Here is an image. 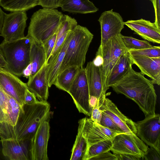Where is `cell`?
<instances>
[{
  "label": "cell",
  "instance_id": "74e56055",
  "mask_svg": "<svg viewBox=\"0 0 160 160\" xmlns=\"http://www.w3.org/2000/svg\"><path fill=\"white\" fill-rule=\"evenodd\" d=\"M102 115V111L100 109L97 103H96L92 108L90 118L94 122L100 124Z\"/></svg>",
  "mask_w": 160,
  "mask_h": 160
},
{
  "label": "cell",
  "instance_id": "2e32d148",
  "mask_svg": "<svg viewBox=\"0 0 160 160\" xmlns=\"http://www.w3.org/2000/svg\"><path fill=\"white\" fill-rule=\"evenodd\" d=\"M99 108L108 116L124 133L136 135L135 122L123 114L111 100L106 98Z\"/></svg>",
  "mask_w": 160,
  "mask_h": 160
},
{
  "label": "cell",
  "instance_id": "7a4b0ae2",
  "mask_svg": "<svg viewBox=\"0 0 160 160\" xmlns=\"http://www.w3.org/2000/svg\"><path fill=\"white\" fill-rule=\"evenodd\" d=\"M50 109V104L47 101L37 100L32 104H24L21 107L15 125L12 126L13 137L19 140H30Z\"/></svg>",
  "mask_w": 160,
  "mask_h": 160
},
{
  "label": "cell",
  "instance_id": "bcb514c9",
  "mask_svg": "<svg viewBox=\"0 0 160 160\" xmlns=\"http://www.w3.org/2000/svg\"><path fill=\"white\" fill-rule=\"evenodd\" d=\"M7 65V63L0 52V69L5 68Z\"/></svg>",
  "mask_w": 160,
  "mask_h": 160
},
{
  "label": "cell",
  "instance_id": "d6986e66",
  "mask_svg": "<svg viewBox=\"0 0 160 160\" xmlns=\"http://www.w3.org/2000/svg\"><path fill=\"white\" fill-rule=\"evenodd\" d=\"M129 56L133 64L138 66L143 75L149 77L153 84L160 85V57L130 54Z\"/></svg>",
  "mask_w": 160,
  "mask_h": 160
},
{
  "label": "cell",
  "instance_id": "4fadbf2b",
  "mask_svg": "<svg viewBox=\"0 0 160 160\" xmlns=\"http://www.w3.org/2000/svg\"><path fill=\"white\" fill-rule=\"evenodd\" d=\"M98 21L101 30L100 47L121 34L124 28V22L122 16L118 13L114 12L113 9L103 12Z\"/></svg>",
  "mask_w": 160,
  "mask_h": 160
},
{
  "label": "cell",
  "instance_id": "1f68e13d",
  "mask_svg": "<svg viewBox=\"0 0 160 160\" xmlns=\"http://www.w3.org/2000/svg\"><path fill=\"white\" fill-rule=\"evenodd\" d=\"M130 55H141L151 58L160 57V46H153L150 48L128 51Z\"/></svg>",
  "mask_w": 160,
  "mask_h": 160
},
{
  "label": "cell",
  "instance_id": "3957f363",
  "mask_svg": "<svg viewBox=\"0 0 160 160\" xmlns=\"http://www.w3.org/2000/svg\"><path fill=\"white\" fill-rule=\"evenodd\" d=\"M93 37V35L87 28L79 25L71 31L70 39L58 74L70 67H83Z\"/></svg>",
  "mask_w": 160,
  "mask_h": 160
},
{
  "label": "cell",
  "instance_id": "f546056e",
  "mask_svg": "<svg viewBox=\"0 0 160 160\" xmlns=\"http://www.w3.org/2000/svg\"><path fill=\"white\" fill-rule=\"evenodd\" d=\"M120 37L124 46L128 51L150 48L153 47L148 41L138 40L131 37L124 36L121 34Z\"/></svg>",
  "mask_w": 160,
  "mask_h": 160
},
{
  "label": "cell",
  "instance_id": "836d02e7",
  "mask_svg": "<svg viewBox=\"0 0 160 160\" xmlns=\"http://www.w3.org/2000/svg\"><path fill=\"white\" fill-rule=\"evenodd\" d=\"M7 101V93L0 86V123L8 122L6 111Z\"/></svg>",
  "mask_w": 160,
  "mask_h": 160
},
{
  "label": "cell",
  "instance_id": "484cf974",
  "mask_svg": "<svg viewBox=\"0 0 160 160\" xmlns=\"http://www.w3.org/2000/svg\"><path fill=\"white\" fill-rule=\"evenodd\" d=\"M80 68L71 66L65 69L57 75L54 85L58 89L68 92Z\"/></svg>",
  "mask_w": 160,
  "mask_h": 160
},
{
  "label": "cell",
  "instance_id": "e0dca14e",
  "mask_svg": "<svg viewBox=\"0 0 160 160\" xmlns=\"http://www.w3.org/2000/svg\"><path fill=\"white\" fill-rule=\"evenodd\" d=\"M118 134L94 122L90 118H85L83 136L87 141L88 147L102 141L112 140Z\"/></svg>",
  "mask_w": 160,
  "mask_h": 160
},
{
  "label": "cell",
  "instance_id": "7c38bea8",
  "mask_svg": "<svg viewBox=\"0 0 160 160\" xmlns=\"http://www.w3.org/2000/svg\"><path fill=\"white\" fill-rule=\"evenodd\" d=\"M136 135L144 143L160 151V116L159 114L145 117L135 122Z\"/></svg>",
  "mask_w": 160,
  "mask_h": 160
},
{
  "label": "cell",
  "instance_id": "60d3db41",
  "mask_svg": "<svg viewBox=\"0 0 160 160\" xmlns=\"http://www.w3.org/2000/svg\"><path fill=\"white\" fill-rule=\"evenodd\" d=\"M37 100L35 94L28 89L25 91L24 94V104H32L36 102Z\"/></svg>",
  "mask_w": 160,
  "mask_h": 160
},
{
  "label": "cell",
  "instance_id": "7402d4cb",
  "mask_svg": "<svg viewBox=\"0 0 160 160\" xmlns=\"http://www.w3.org/2000/svg\"><path fill=\"white\" fill-rule=\"evenodd\" d=\"M60 7L62 11L73 13H93L99 10L89 0H62Z\"/></svg>",
  "mask_w": 160,
  "mask_h": 160
},
{
  "label": "cell",
  "instance_id": "7dc6e473",
  "mask_svg": "<svg viewBox=\"0 0 160 160\" xmlns=\"http://www.w3.org/2000/svg\"><path fill=\"white\" fill-rule=\"evenodd\" d=\"M149 0L150 1H151L152 3V4L153 3L154 0Z\"/></svg>",
  "mask_w": 160,
  "mask_h": 160
},
{
  "label": "cell",
  "instance_id": "ee69618b",
  "mask_svg": "<svg viewBox=\"0 0 160 160\" xmlns=\"http://www.w3.org/2000/svg\"><path fill=\"white\" fill-rule=\"evenodd\" d=\"M32 71V66L31 63L30 62L24 70L22 73V76L26 78H28L31 74Z\"/></svg>",
  "mask_w": 160,
  "mask_h": 160
},
{
  "label": "cell",
  "instance_id": "603a6c76",
  "mask_svg": "<svg viewBox=\"0 0 160 160\" xmlns=\"http://www.w3.org/2000/svg\"><path fill=\"white\" fill-rule=\"evenodd\" d=\"M70 31L62 46L60 51L51 61L48 62L47 77L49 88L54 85L55 79L64 57L66 49L71 38Z\"/></svg>",
  "mask_w": 160,
  "mask_h": 160
},
{
  "label": "cell",
  "instance_id": "8d00e7d4",
  "mask_svg": "<svg viewBox=\"0 0 160 160\" xmlns=\"http://www.w3.org/2000/svg\"><path fill=\"white\" fill-rule=\"evenodd\" d=\"M62 0H39L38 5L43 8L55 9L60 7Z\"/></svg>",
  "mask_w": 160,
  "mask_h": 160
},
{
  "label": "cell",
  "instance_id": "83f0119b",
  "mask_svg": "<svg viewBox=\"0 0 160 160\" xmlns=\"http://www.w3.org/2000/svg\"><path fill=\"white\" fill-rule=\"evenodd\" d=\"M112 145V140H107L88 146L83 160H90L92 158L102 153L110 151Z\"/></svg>",
  "mask_w": 160,
  "mask_h": 160
},
{
  "label": "cell",
  "instance_id": "d6a6232c",
  "mask_svg": "<svg viewBox=\"0 0 160 160\" xmlns=\"http://www.w3.org/2000/svg\"><path fill=\"white\" fill-rule=\"evenodd\" d=\"M100 124L118 134L124 133L108 116L102 112Z\"/></svg>",
  "mask_w": 160,
  "mask_h": 160
},
{
  "label": "cell",
  "instance_id": "e575fe53",
  "mask_svg": "<svg viewBox=\"0 0 160 160\" xmlns=\"http://www.w3.org/2000/svg\"><path fill=\"white\" fill-rule=\"evenodd\" d=\"M57 33L43 43L45 50L46 56V62L49 58L56 43Z\"/></svg>",
  "mask_w": 160,
  "mask_h": 160
},
{
  "label": "cell",
  "instance_id": "52a82bcc",
  "mask_svg": "<svg viewBox=\"0 0 160 160\" xmlns=\"http://www.w3.org/2000/svg\"><path fill=\"white\" fill-rule=\"evenodd\" d=\"M50 112L42 119L32 138L29 148L30 159L48 160L47 147L50 135Z\"/></svg>",
  "mask_w": 160,
  "mask_h": 160
},
{
  "label": "cell",
  "instance_id": "ffe728a7",
  "mask_svg": "<svg viewBox=\"0 0 160 160\" xmlns=\"http://www.w3.org/2000/svg\"><path fill=\"white\" fill-rule=\"evenodd\" d=\"M48 68L46 63L37 72L28 78L26 83L28 89L40 101H47L48 96Z\"/></svg>",
  "mask_w": 160,
  "mask_h": 160
},
{
  "label": "cell",
  "instance_id": "30bf717a",
  "mask_svg": "<svg viewBox=\"0 0 160 160\" xmlns=\"http://www.w3.org/2000/svg\"><path fill=\"white\" fill-rule=\"evenodd\" d=\"M120 35L108 40L103 46H99L97 53L100 54L103 59L102 66V74L107 77L117 61L122 55L128 53Z\"/></svg>",
  "mask_w": 160,
  "mask_h": 160
},
{
  "label": "cell",
  "instance_id": "ab89813d",
  "mask_svg": "<svg viewBox=\"0 0 160 160\" xmlns=\"http://www.w3.org/2000/svg\"><path fill=\"white\" fill-rule=\"evenodd\" d=\"M152 4L155 15L154 22L157 27L160 29V0H154Z\"/></svg>",
  "mask_w": 160,
  "mask_h": 160
},
{
  "label": "cell",
  "instance_id": "4316f807",
  "mask_svg": "<svg viewBox=\"0 0 160 160\" xmlns=\"http://www.w3.org/2000/svg\"><path fill=\"white\" fill-rule=\"evenodd\" d=\"M39 0H0V6L11 12L25 11L38 5Z\"/></svg>",
  "mask_w": 160,
  "mask_h": 160
},
{
  "label": "cell",
  "instance_id": "8992f818",
  "mask_svg": "<svg viewBox=\"0 0 160 160\" xmlns=\"http://www.w3.org/2000/svg\"><path fill=\"white\" fill-rule=\"evenodd\" d=\"M68 93L72 97L79 112L91 116L92 108L90 103L88 87L83 67L80 69Z\"/></svg>",
  "mask_w": 160,
  "mask_h": 160
},
{
  "label": "cell",
  "instance_id": "ac0fdd59",
  "mask_svg": "<svg viewBox=\"0 0 160 160\" xmlns=\"http://www.w3.org/2000/svg\"><path fill=\"white\" fill-rule=\"evenodd\" d=\"M127 26L142 38L153 43H160V29L155 23L142 18L124 22Z\"/></svg>",
  "mask_w": 160,
  "mask_h": 160
},
{
  "label": "cell",
  "instance_id": "6da1fadb",
  "mask_svg": "<svg viewBox=\"0 0 160 160\" xmlns=\"http://www.w3.org/2000/svg\"><path fill=\"white\" fill-rule=\"evenodd\" d=\"M111 87L117 93L123 94L136 102L145 117L155 114L157 96L153 84L141 72L135 71L132 67Z\"/></svg>",
  "mask_w": 160,
  "mask_h": 160
},
{
  "label": "cell",
  "instance_id": "f1b7e54d",
  "mask_svg": "<svg viewBox=\"0 0 160 160\" xmlns=\"http://www.w3.org/2000/svg\"><path fill=\"white\" fill-rule=\"evenodd\" d=\"M21 107L15 99L7 93L6 111L8 122L13 127L16 123Z\"/></svg>",
  "mask_w": 160,
  "mask_h": 160
},
{
  "label": "cell",
  "instance_id": "b9f144b4",
  "mask_svg": "<svg viewBox=\"0 0 160 160\" xmlns=\"http://www.w3.org/2000/svg\"><path fill=\"white\" fill-rule=\"evenodd\" d=\"M116 156L117 160H139L142 159L140 157L129 154H114Z\"/></svg>",
  "mask_w": 160,
  "mask_h": 160
},
{
  "label": "cell",
  "instance_id": "d4e9b609",
  "mask_svg": "<svg viewBox=\"0 0 160 160\" xmlns=\"http://www.w3.org/2000/svg\"><path fill=\"white\" fill-rule=\"evenodd\" d=\"M85 118L78 121V133L73 145L70 160H83L88 145L87 141L83 136V130Z\"/></svg>",
  "mask_w": 160,
  "mask_h": 160
},
{
  "label": "cell",
  "instance_id": "8fae6325",
  "mask_svg": "<svg viewBox=\"0 0 160 160\" xmlns=\"http://www.w3.org/2000/svg\"><path fill=\"white\" fill-rule=\"evenodd\" d=\"M101 67L95 66L92 61L88 62L84 68L89 89L90 97L97 99L98 107L101 106L106 98V79L103 75Z\"/></svg>",
  "mask_w": 160,
  "mask_h": 160
},
{
  "label": "cell",
  "instance_id": "9c48e42d",
  "mask_svg": "<svg viewBox=\"0 0 160 160\" xmlns=\"http://www.w3.org/2000/svg\"><path fill=\"white\" fill-rule=\"evenodd\" d=\"M112 142L110 151L113 154H131L138 156L142 159L148 148L136 135L126 133L116 135Z\"/></svg>",
  "mask_w": 160,
  "mask_h": 160
},
{
  "label": "cell",
  "instance_id": "ba28073f",
  "mask_svg": "<svg viewBox=\"0 0 160 160\" xmlns=\"http://www.w3.org/2000/svg\"><path fill=\"white\" fill-rule=\"evenodd\" d=\"M28 19L25 11H14L8 14L5 13L0 35L3 38V41L11 42L24 37V32Z\"/></svg>",
  "mask_w": 160,
  "mask_h": 160
},
{
  "label": "cell",
  "instance_id": "5b68a950",
  "mask_svg": "<svg viewBox=\"0 0 160 160\" xmlns=\"http://www.w3.org/2000/svg\"><path fill=\"white\" fill-rule=\"evenodd\" d=\"M31 41L27 36L11 42L3 40L0 44V52L7 63L5 69L17 77L22 76L24 70L30 63Z\"/></svg>",
  "mask_w": 160,
  "mask_h": 160
},
{
  "label": "cell",
  "instance_id": "4dcf8cb0",
  "mask_svg": "<svg viewBox=\"0 0 160 160\" xmlns=\"http://www.w3.org/2000/svg\"><path fill=\"white\" fill-rule=\"evenodd\" d=\"M77 25V22L74 18L63 14L57 32L56 41L67 31L72 30Z\"/></svg>",
  "mask_w": 160,
  "mask_h": 160
},
{
  "label": "cell",
  "instance_id": "5bb4252c",
  "mask_svg": "<svg viewBox=\"0 0 160 160\" xmlns=\"http://www.w3.org/2000/svg\"><path fill=\"white\" fill-rule=\"evenodd\" d=\"M0 86L21 105L24 104V94L28 88L26 83L5 68L0 69Z\"/></svg>",
  "mask_w": 160,
  "mask_h": 160
},
{
  "label": "cell",
  "instance_id": "277c9868",
  "mask_svg": "<svg viewBox=\"0 0 160 160\" xmlns=\"http://www.w3.org/2000/svg\"><path fill=\"white\" fill-rule=\"evenodd\" d=\"M63 14L55 9L43 8L32 15L27 37L44 43L57 33Z\"/></svg>",
  "mask_w": 160,
  "mask_h": 160
},
{
  "label": "cell",
  "instance_id": "7bdbcfd3",
  "mask_svg": "<svg viewBox=\"0 0 160 160\" xmlns=\"http://www.w3.org/2000/svg\"><path fill=\"white\" fill-rule=\"evenodd\" d=\"M92 62L95 66L101 67L103 64V59L100 54L96 52V57Z\"/></svg>",
  "mask_w": 160,
  "mask_h": 160
},
{
  "label": "cell",
  "instance_id": "f6af8a7d",
  "mask_svg": "<svg viewBox=\"0 0 160 160\" xmlns=\"http://www.w3.org/2000/svg\"><path fill=\"white\" fill-rule=\"evenodd\" d=\"M5 13L0 7V35L2 28Z\"/></svg>",
  "mask_w": 160,
  "mask_h": 160
},
{
  "label": "cell",
  "instance_id": "d590c367",
  "mask_svg": "<svg viewBox=\"0 0 160 160\" xmlns=\"http://www.w3.org/2000/svg\"><path fill=\"white\" fill-rule=\"evenodd\" d=\"M144 159L146 160H160V151L153 147L148 148L147 152L144 156Z\"/></svg>",
  "mask_w": 160,
  "mask_h": 160
},
{
  "label": "cell",
  "instance_id": "cb8c5ba5",
  "mask_svg": "<svg viewBox=\"0 0 160 160\" xmlns=\"http://www.w3.org/2000/svg\"><path fill=\"white\" fill-rule=\"evenodd\" d=\"M32 66V76L37 72L46 62V56L43 44L32 39L30 53Z\"/></svg>",
  "mask_w": 160,
  "mask_h": 160
},
{
  "label": "cell",
  "instance_id": "f35d334b",
  "mask_svg": "<svg viewBox=\"0 0 160 160\" xmlns=\"http://www.w3.org/2000/svg\"><path fill=\"white\" fill-rule=\"evenodd\" d=\"M109 151L102 153L92 158L90 160H117L116 155L112 154Z\"/></svg>",
  "mask_w": 160,
  "mask_h": 160
},
{
  "label": "cell",
  "instance_id": "44dd1931",
  "mask_svg": "<svg viewBox=\"0 0 160 160\" xmlns=\"http://www.w3.org/2000/svg\"><path fill=\"white\" fill-rule=\"evenodd\" d=\"M133 64L129 53L118 59L107 77L106 84L109 88L123 77Z\"/></svg>",
  "mask_w": 160,
  "mask_h": 160
},
{
  "label": "cell",
  "instance_id": "9a60e30c",
  "mask_svg": "<svg viewBox=\"0 0 160 160\" xmlns=\"http://www.w3.org/2000/svg\"><path fill=\"white\" fill-rule=\"evenodd\" d=\"M2 152L10 160H30V140H19L15 138L1 139Z\"/></svg>",
  "mask_w": 160,
  "mask_h": 160
}]
</instances>
